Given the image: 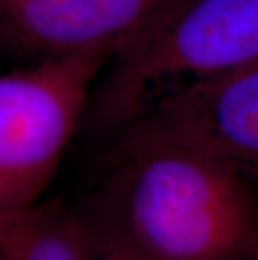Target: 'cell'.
I'll return each instance as SVG.
<instances>
[{
	"label": "cell",
	"instance_id": "obj_1",
	"mask_svg": "<svg viewBox=\"0 0 258 260\" xmlns=\"http://www.w3.org/2000/svg\"><path fill=\"white\" fill-rule=\"evenodd\" d=\"M113 138L82 208L99 252L123 260H258V213L243 171L134 124Z\"/></svg>",
	"mask_w": 258,
	"mask_h": 260
},
{
	"label": "cell",
	"instance_id": "obj_2",
	"mask_svg": "<svg viewBox=\"0 0 258 260\" xmlns=\"http://www.w3.org/2000/svg\"><path fill=\"white\" fill-rule=\"evenodd\" d=\"M258 62V0H171L106 66L84 118L114 136L161 94Z\"/></svg>",
	"mask_w": 258,
	"mask_h": 260
},
{
	"label": "cell",
	"instance_id": "obj_3",
	"mask_svg": "<svg viewBox=\"0 0 258 260\" xmlns=\"http://www.w3.org/2000/svg\"><path fill=\"white\" fill-rule=\"evenodd\" d=\"M116 49L0 76V220L41 202Z\"/></svg>",
	"mask_w": 258,
	"mask_h": 260
},
{
	"label": "cell",
	"instance_id": "obj_4",
	"mask_svg": "<svg viewBox=\"0 0 258 260\" xmlns=\"http://www.w3.org/2000/svg\"><path fill=\"white\" fill-rule=\"evenodd\" d=\"M128 124L256 170L258 62L164 92Z\"/></svg>",
	"mask_w": 258,
	"mask_h": 260
},
{
	"label": "cell",
	"instance_id": "obj_5",
	"mask_svg": "<svg viewBox=\"0 0 258 260\" xmlns=\"http://www.w3.org/2000/svg\"><path fill=\"white\" fill-rule=\"evenodd\" d=\"M171 0H0V44L37 60L118 49Z\"/></svg>",
	"mask_w": 258,
	"mask_h": 260
},
{
	"label": "cell",
	"instance_id": "obj_6",
	"mask_svg": "<svg viewBox=\"0 0 258 260\" xmlns=\"http://www.w3.org/2000/svg\"><path fill=\"white\" fill-rule=\"evenodd\" d=\"M0 260H97V248L79 208L49 200L0 220Z\"/></svg>",
	"mask_w": 258,
	"mask_h": 260
},
{
	"label": "cell",
	"instance_id": "obj_7",
	"mask_svg": "<svg viewBox=\"0 0 258 260\" xmlns=\"http://www.w3.org/2000/svg\"><path fill=\"white\" fill-rule=\"evenodd\" d=\"M96 248H97V247H96ZM97 260H123V258L113 257V255H109V253H104V252H99V250H97Z\"/></svg>",
	"mask_w": 258,
	"mask_h": 260
}]
</instances>
